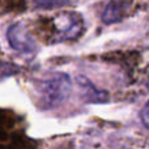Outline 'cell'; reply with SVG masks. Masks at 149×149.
<instances>
[{
	"label": "cell",
	"instance_id": "6",
	"mask_svg": "<svg viewBox=\"0 0 149 149\" xmlns=\"http://www.w3.org/2000/svg\"><path fill=\"white\" fill-rule=\"evenodd\" d=\"M34 7L38 9H54V8L64 7L68 0H34Z\"/></svg>",
	"mask_w": 149,
	"mask_h": 149
},
{
	"label": "cell",
	"instance_id": "1",
	"mask_svg": "<svg viewBox=\"0 0 149 149\" xmlns=\"http://www.w3.org/2000/svg\"><path fill=\"white\" fill-rule=\"evenodd\" d=\"M72 89V82L67 73L50 72L37 82V93L43 107L51 109L67 98Z\"/></svg>",
	"mask_w": 149,
	"mask_h": 149
},
{
	"label": "cell",
	"instance_id": "3",
	"mask_svg": "<svg viewBox=\"0 0 149 149\" xmlns=\"http://www.w3.org/2000/svg\"><path fill=\"white\" fill-rule=\"evenodd\" d=\"M8 41L9 45L18 52L22 54H33L37 50L34 38L30 36L26 28L21 24H15L8 29Z\"/></svg>",
	"mask_w": 149,
	"mask_h": 149
},
{
	"label": "cell",
	"instance_id": "5",
	"mask_svg": "<svg viewBox=\"0 0 149 149\" xmlns=\"http://www.w3.org/2000/svg\"><path fill=\"white\" fill-rule=\"evenodd\" d=\"M77 85H79L81 97L89 103H105L110 98L106 90H101L95 88V85L84 76L77 77Z\"/></svg>",
	"mask_w": 149,
	"mask_h": 149
},
{
	"label": "cell",
	"instance_id": "4",
	"mask_svg": "<svg viewBox=\"0 0 149 149\" xmlns=\"http://www.w3.org/2000/svg\"><path fill=\"white\" fill-rule=\"evenodd\" d=\"M131 4L132 0H110L102 10L101 18L107 25L119 22L131 9Z\"/></svg>",
	"mask_w": 149,
	"mask_h": 149
},
{
	"label": "cell",
	"instance_id": "7",
	"mask_svg": "<svg viewBox=\"0 0 149 149\" xmlns=\"http://www.w3.org/2000/svg\"><path fill=\"white\" fill-rule=\"evenodd\" d=\"M140 118H141V122L144 123V126L149 130V101L143 107L141 113H140Z\"/></svg>",
	"mask_w": 149,
	"mask_h": 149
},
{
	"label": "cell",
	"instance_id": "2",
	"mask_svg": "<svg viewBox=\"0 0 149 149\" xmlns=\"http://www.w3.org/2000/svg\"><path fill=\"white\" fill-rule=\"evenodd\" d=\"M54 29L55 33L52 36V42H65L80 37L84 24L79 13L62 12L54 17Z\"/></svg>",
	"mask_w": 149,
	"mask_h": 149
}]
</instances>
